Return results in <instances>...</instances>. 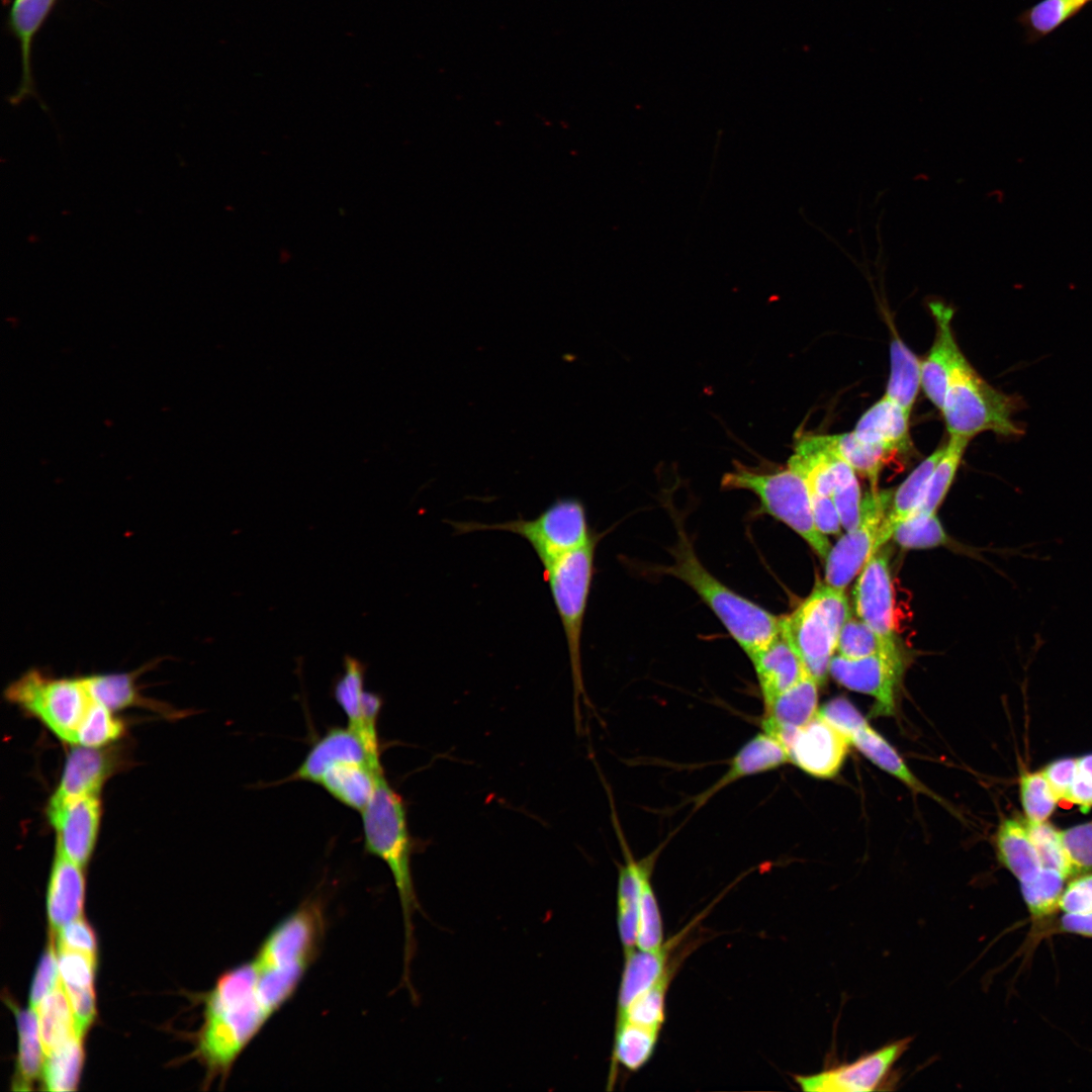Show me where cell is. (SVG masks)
Returning <instances> with one entry per match:
<instances>
[{
  "instance_id": "30",
  "label": "cell",
  "mask_w": 1092,
  "mask_h": 1092,
  "mask_svg": "<svg viewBox=\"0 0 1092 1092\" xmlns=\"http://www.w3.org/2000/svg\"><path fill=\"white\" fill-rule=\"evenodd\" d=\"M847 737L850 745H853L878 767L897 778L913 791L937 799L913 775L895 748L873 729L867 720L854 728Z\"/></svg>"
},
{
  "instance_id": "55",
  "label": "cell",
  "mask_w": 1092,
  "mask_h": 1092,
  "mask_svg": "<svg viewBox=\"0 0 1092 1092\" xmlns=\"http://www.w3.org/2000/svg\"><path fill=\"white\" fill-rule=\"evenodd\" d=\"M1078 757H1063L1048 763L1042 769L1044 778L1060 801H1068L1076 778Z\"/></svg>"
},
{
  "instance_id": "54",
  "label": "cell",
  "mask_w": 1092,
  "mask_h": 1092,
  "mask_svg": "<svg viewBox=\"0 0 1092 1092\" xmlns=\"http://www.w3.org/2000/svg\"><path fill=\"white\" fill-rule=\"evenodd\" d=\"M63 985V984H62ZM75 1017L76 1031L83 1037L96 1015L94 987L64 986Z\"/></svg>"
},
{
  "instance_id": "32",
  "label": "cell",
  "mask_w": 1092,
  "mask_h": 1092,
  "mask_svg": "<svg viewBox=\"0 0 1092 1092\" xmlns=\"http://www.w3.org/2000/svg\"><path fill=\"white\" fill-rule=\"evenodd\" d=\"M145 669L147 666L130 672L91 674L83 676V679L92 699L111 711L131 706L156 709L161 704L154 705L139 693L136 680Z\"/></svg>"
},
{
  "instance_id": "19",
  "label": "cell",
  "mask_w": 1092,
  "mask_h": 1092,
  "mask_svg": "<svg viewBox=\"0 0 1092 1092\" xmlns=\"http://www.w3.org/2000/svg\"><path fill=\"white\" fill-rule=\"evenodd\" d=\"M120 757L114 749L75 747L69 753L60 783L49 803H61L87 795H98L106 780L118 768Z\"/></svg>"
},
{
  "instance_id": "12",
  "label": "cell",
  "mask_w": 1092,
  "mask_h": 1092,
  "mask_svg": "<svg viewBox=\"0 0 1092 1092\" xmlns=\"http://www.w3.org/2000/svg\"><path fill=\"white\" fill-rule=\"evenodd\" d=\"M903 672L901 656L875 654L848 659L834 654L829 674L842 687L875 699V713L892 715Z\"/></svg>"
},
{
  "instance_id": "5",
  "label": "cell",
  "mask_w": 1092,
  "mask_h": 1092,
  "mask_svg": "<svg viewBox=\"0 0 1092 1092\" xmlns=\"http://www.w3.org/2000/svg\"><path fill=\"white\" fill-rule=\"evenodd\" d=\"M725 490H747L754 493L761 509L786 524L802 537L821 558L826 559L831 545L816 527L811 495L804 479L788 465L783 469H760L733 462L731 470L721 479Z\"/></svg>"
},
{
  "instance_id": "18",
  "label": "cell",
  "mask_w": 1092,
  "mask_h": 1092,
  "mask_svg": "<svg viewBox=\"0 0 1092 1092\" xmlns=\"http://www.w3.org/2000/svg\"><path fill=\"white\" fill-rule=\"evenodd\" d=\"M927 306L936 324V335L928 355L921 362V386L928 399L941 411L949 372L962 352L951 330L953 307L937 297L929 298Z\"/></svg>"
},
{
  "instance_id": "44",
  "label": "cell",
  "mask_w": 1092,
  "mask_h": 1092,
  "mask_svg": "<svg viewBox=\"0 0 1092 1092\" xmlns=\"http://www.w3.org/2000/svg\"><path fill=\"white\" fill-rule=\"evenodd\" d=\"M112 712L93 700L78 729L76 744L98 748L120 738L124 724Z\"/></svg>"
},
{
  "instance_id": "23",
  "label": "cell",
  "mask_w": 1092,
  "mask_h": 1092,
  "mask_svg": "<svg viewBox=\"0 0 1092 1092\" xmlns=\"http://www.w3.org/2000/svg\"><path fill=\"white\" fill-rule=\"evenodd\" d=\"M909 416L884 395L860 417L853 433L862 442L881 447L892 455L905 453L911 448Z\"/></svg>"
},
{
  "instance_id": "9",
  "label": "cell",
  "mask_w": 1092,
  "mask_h": 1092,
  "mask_svg": "<svg viewBox=\"0 0 1092 1092\" xmlns=\"http://www.w3.org/2000/svg\"><path fill=\"white\" fill-rule=\"evenodd\" d=\"M4 695L72 744H76L78 729L93 702L83 677H54L34 668L12 681Z\"/></svg>"
},
{
  "instance_id": "36",
  "label": "cell",
  "mask_w": 1092,
  "mask_h": 1092,
  "mask_svg": "<svg viewBox=\"0 0 1092 1092\" xmlns=\"http://www.w3.org/2000/svg\"><path fill=\"white\" fill-rule=\"evenodd\" d=\"M823 438L835 455L869 480L871 489H878L880 472L892 454L881 447L862 442L853 432L823 435Z\"/></svg>"
},
{
  "instance_id": "49",
  "label": "cell",
  "mask_w": 1092,
  "mask_h": 1092,
  "mask_svg": "<svg viewBox=\"0 0 1092 1092\" xmlns=\"http://www.w3.org/2000/svg\"><path fill=\"white\" fill-rule=\"evenodd\" d=\"M60 980L64 986L93 987L97 958L79 950L57 947Z\"/></svg>"
},
{
  "instance_id": "1",
  "label": "cell",
  "mask_w": 1092,
  "mask_h": 1092,
  "mask_svg": "<svg viewBox=\"0 0 1092 1092\" xmlns=\"http://www.w3.org/2000/svg\"><path fill=\"white\" fill-rule=\"evenodd\" d=\"M320 900H305L267 934L254 956L224 972L204 997L196 1057L209 1081L235 1062L293 997L314 963L325 932Z\"/></svg>"
},
{
  "instance_id": "20",
  "label": "cell",
  "mask_w": 1092,
  "mask_h": 1092,
  "mask_svg": "<svg viewBox=\"0 0 1092 1092\" xmlns=\"http://www.w3.org/2000/svg\"><path fill=\"white\" fill-rule=\"evenodd\" d=\"M818 682L807 674L765 705L761 721L763 732L788 748L796 731L818 713Z\"/></svg>"
},
{
  "instance_id": "26",
  "label": "cell",
  "mask_w": 1092,
  "mask_h": 1092,
  "mask_svg": "<svg viewBox=\"0 0 1092 1092\" xmlns=\"http://www.w3.org/2000/svg\"><path fill=\"white\" fill-rule=\"evenodd\" d=\"M995 847L998 860L1019 885L1029 881L1043 868L1025 818L1003 819L996 831Z\"/></svg>"
},
{
  "instance_id": "47",
  "label": "cell",
  "mask_w": 1092,
  "mask_h": 1092,
  "mask_svg": "<svg viewBox=\"0 0 1092 1092\" xmlns=\"http://www.w3.org/2000/svg\"><path fill=\"white\" fill-rule=\"evenodd\" d=\"M664 943L663 924L659 905L650 883L644 878L637 919L636 947L642 950L659 948Z\"/></svg>"
},
{
  "instance_id": "38",
  "label": "cell",
  "mask_w": 1092,
  "mask_h": 1092,
  "mask_svg": "<svg viewBox=\"0 0 1092 1092\" xmlns=\"http://www.w3.org/2000/svg\"><path fill=\"white\" fill-rule=\"evenodd\" d=\"M659 1032L627 1021L616 1023L613 1069L617 1065L632 1072L641 1069L654 1054Z\"/></svg>"
},
{
  "instance_id": "14",
  "label": "cell",
  "mask_w": 1092,
  "mask_h": 1092,
  "mask_svg": "<svg viewBox=\"0 0 1092 1092\" xmlns=\"http://www.w3.org/2000/svg\"><path fill=\"white\" fill-rule=\"evenodd\" d=\"M849 745L848 738L818 712L796 731L787 750L790 761L808 775L830 779L840 770Z\"/></svg>"
},
{
  "instance_id": "40",
  "label": "cell",
  "mask_w": 1092,
  "mask_h": 1092,
  "mask_svg": "<svg viewBox=\"0 0 1092 1092\" xmlns=\"http://www.w3.org/2000/svg\"><path fill=\"white\" fill-rule=\"evenodd\" d=\"M673 972V966L669 965L655 984L616 1015V1023L627 1021L660 1031L665 1020V996Z\"/></svg>"
},
{
  "instance_id": "39",
  "label": "cell",
  "mask_w": 1092,
  "mask_h": 1092,
  "mask_svg": "<svg viewBox=\"0 0 1092 1092\" xmlns=\"http://www.w3.org/2000/svg\"><path fill=\"white\" fill-rule=\"evenodd\" d=\"M969 441L966 438L950 436L945 444L944 453L929 478L920 504L910 517L936 514L937 508L952 483Z\"/></svg>"
},
{
  "instance_id": "21",
  "label": "cell",
  "mask_w": 1092,
  "mask_h": 1092,
  "mask_svg": "<svg viewBox=\"0 0 1092 1092\" xmlns=\"http://www.w3.org/2000/svg\"><path fill=\"white\" fill-rule=\"evenodd\" d=\"M749 659L755 669L764 706L810 674L782 629L770 643Z\"/></svg>"
},
{
  "instance_id": "46",
  "label": "cell",
  "mask_w": 1092,
  "mask_h": 1092,
  "mask_svg": "<svg viewBox=\"0 0 1092 1092\" xmlns=\"http://www.w3.org/2000/svg\"><path fill=\"white\" fill-rule=\"evenodd\" d=\"M892 538L906 549H927L947 542V536L936 514L912 516L901 523Z\"/></svg>"
},
{
  "instance_id": "31",
  "label": "cell",
  "mask_w": 1092,
  "mask_h": 1092,
  "mask_svg": "<svg viewBox=\"0 0 1092 1092\" xmlns=\"http://www.w3.org/2000/svg\"><path fill=\"white\" fill-rule=\"evenodd\" d=\"M18 1055L13 1086L15 1090H29L41 1075L46 1057L38 1028L36 1011L32 1008L17 1009Z\"/></svg>"
},
{
  "instance_id": "24",
  "label": "cell",
  "mask_w": 1092,
  "mask_h": 1092,
  "mask_svg": "<svg viewBox=\"0 0 1092 1092\" xmlns=\"http://www.w3.org/2000/svg\"><path fill=\"white\" fill-rule=\"evenodd\" d=\"M382 766L369 762L342 760L325 770L317 786L344 806L362 812L383 775Z\"/></svg>"
},
{
  "instance_id": "34",
  "label": "cell",
  "mask_w": 1092,
  "mask_h": 1092,
  "mask_svg": "<svg viewBox=\"0 0 1092 1092\" xmlns=\"http://www.w3.org/2000/svg\"><path fill=\"white\" fill-rule=\"evenodd\" d=\"M35 1011L46 1056L70 1037L78 1034L72 1007L61 980L42 999Z\"/></svg>"
},
{
  "instance_id": "33",
  "label": "cell",
  "mask_w": 1092,
  "mask_h": 1092,
  "mask_svg": "<svg viewBox=\"0 0 1092 1092\" xmlns=\"http://www.w3.org/2000/svg\"><path fill=\"white\" fill-rule=\"evenodd\" d=\"M890 361V377L885 395L910 415L921 385V363L899 337H895L891 342Z\"/></svg>"
},
{
  "instance_id": "48",
  "label": "cell",
  "mask_w": 1092,
  "mask_h": 1092,
  "mask_svg": "<svg viewBox=\"0 0 1092 1092\" xmlns=\"http://www.w3.org/2000/svg\"><path fill=\"white\" fill-rule=\"evenodd\" d=\"M1030 837L1039 854L1042 866L1062 872L1069 879L1075 872L1069 860L1062 840L1061 830L1048 820L1042 822L1027 821Z\"/></svg>"
},
{
  "instance_id": "51",
  "label": "cell",
  "mask_w": 1092,
  "mask_h": 1092,
  "mask_svg": "<svg viewBox=\"0 0 1092 1092\" xmlns=\"http://www.w3.org/2000/svg\"><path fill=\"white\" fill-rule=\"evenodd\" d=\"M1059 913H1092V872L1081 873L1068 880L1059 900Z\"/></svg>"
},
{
  "instance_id": "41",
  "label": "cell",
  "mask_w": 1092,
  "mask_h": 1092,
  "mask_svg": "<svg viewBox=\"0 0 1092 1092\" xmlns=\"http://www.w3.org/2000/svg\"><path fill=\"white\" fill-rule=\"evenodd\" d=\"M1092 0H1041L1019 15L1032 39L1050 34L1076 16Z\"/></svg>"
},
{
  "instance_id": "15",
  "label": "cell",
  "mask_w": 1092,
  "mask_h": 1092,
  "mask_svg": "<svg viewBox=\"0 0 1092 1092\" xmlns=\"http://www.w3.org/2000/svg\"><path fill=\"white\" fill-rule=\"evenodd\" d=\"M857 618L882 639L897 645L894 629V605L889 557L878 549L860 570L853 587Z\"/></svg>"
},
{
  "instance_id": "2",
  "label": "cell",
  "mask_w": 1092,
  "mask_h": 1092,
  "mask_svg": "<svg viewBox=\"0 0 1092 1092\" xmlns=\"http://www.w3.org/2000/svg\"><path fill=\"white\" fill-rule=\"evenodd\" d=\"M676 529L677 541L670 551L672 562L661 567L660 572L688 584L750 658L779 635L782 617L741 597L716 578L698 558L678 521Z\"/></svg>"
},
{
  "instance_id": "50",
  "label": "cell",
  "mask_w": 1092,
  "mask_h": 1092,
  "mask_svg": "<svg viewBox=\"0 0 1092 1092\" xmlns=\"http://www.w3.org/2000/svg\"><path fill=\"white\" fill-rule=\"evenodd\" d=\"M1065 850L1075 876L1092 871V821L1061 830Z\"/></svg>"
},
{
  "instance_id": "3",
  "label": "cell",
  "mask_w": 1092,
  "mask_h": 1092,
  "mask_svg": "<svg viewBox=\"0 0 1092 1092\" xmlns=\"http://www.w3.org/2000/svg\"><path fill=\"white\" fill-rule=\"evenodd\" d=\"M363 845L367 854L381 859L392 876L404 923L405 972L413 951V916L418 901L412 874L414 841L404 801L381 775L372 798L362 810Z\"/></svg>"
},
{
  "instance_id": "29",
  "label": "cell",
  "mask_w": 1092,
  "mask_h": 1092,
  "mask_svg": "<svg viewBox=\"0 0 1092 1092\" xmlns=\"http://www.w3.org/2000/svg\"><path fill=\"white\" fill-rule=\"evenodd\" d=\"M945 445L937 448L924 459L893 492L889 511L881 525L876 549H880L893 535L896 528L907 520L920 504L935 465L943 455Z\"/></svg>"
},
{
  "instance_id": "22",
  "label": "cell",
  "mask_w": 1092,
  "mask_h": 1092,
  "mask_svg": "<svg viewBox=\"0 0 1092 1092\" xmlns=\"http://www.w3.org/2000/svg\"><path fill=\"white\" fill-rule=\"evenodd\" d=\"M82 867L56 851L47 896L48 917L52 932L81 917L84 905L85 878Z\"/></svg>"
},
{
  "instance_id": "7",
  "label": "cell",
  "mask_w": 1092,
  "mask_h": 1092,
  "mask_svg": "<svg viewBox=\"0 0 1092 1092\" xmlns=\"http://www.w3.org/2000/svg\"><path fill=\"white\" fill-rule=\"evenodd\" d=\"M456 535L477 531H505L526 540L543 568L563 555L583 546L595 535L588 525L583 503L574 497H557L537 517H522L502 523L448 521Z\"/></svg>"
},
{
  "instance_id": "37",
  "label": "cell",
  "mask_w": 1092,
  "mask_h": 1092,
  "mask_svg": "<svg viewBox=\"0 0 1092 1092\" xmlns=\"http://www.w3.org/2000/svg\"><path fill=\"white\" fill-rule=\"evenodd\" d=\"M84 1051L82 1037H70L47 1056L41 1072L46 1090L55 1092L76 1089L82 1069Z\"/></svg>"
},
{
  "instance_id": "52",
  "label": "cell",
  "mask_w": 1092,
  "mask_h": 1092,
  "mask_svg": "<svg viewBox=\"0 0 1092 1092\" xmlns=\"http://www.w3.org/2000/svg\"><path fill=\"white\" fill-rule=\"evenodd\" d=\"M60 982L57 946L51 940L37 966L29 994L30 1008L36 1009L42 999Z\"/></svg>"
},
{
  "instance_id": "35",
  "label": "cell",
  "mask_w": 1092,
  "mask_h": 1092,
  "mask_svg": "<svg viewBox=\"0 0 1092 1092\" xmlns=\"http://www.w3.org/2000/svg\"><path fill=\"white\" fill-rule=\"evenodd\" d=\"M367 664L356 656L345 654L342 671L334 678L332 696L347 717L348 725L359 735L365 697Z\"/></svg>"
},
{
  "instance_id": "8",
  "label": "cell",
  "mask_w": 1092,
  "mask_h": 1092,
  "mask_svg": "<svg viewBox=\"0 0 1092 1092\" xmlns=\"http://www.w3.org/2000/svg\"><path fill=\"white\" fill-rule=\"evenodd\" d=\"M599 539L598 535H594L583 546L563 555L548 567L543 568V577L549 585L565 635L576 715L579 712V699H586L581 667V635L594 577L595 552Z\"/></svg>"
},
{
  "instance_id": "10",
  "label": "cell",
  "mask_w": 1092,
  "mask_h": 1092,
  "mask_svg": "<svg viewBox=\"0 0 1092 1092\" xmlns=\"http://www.w3.org/2000/svg\"><path fill=\"white\" fill-rule=\"evenodd\" d=\"M893 490H873L861 498L858 523L831 547L825 559V583L844 590L877 551L881 525L889 511Z\"/></svg>"
},
{
  "instance_id": "42",
  "label": "cell",
  "mask_w": 1092,
  "mask_h": 1092,
  "mask_svg": "<svg viewBox=\"0 0 1092 1092\" xmlns=\"http://www.w3.org/2000/svg\"><path fill=\"white\" fill-rule=\"evenodd\" d=\"M836 651L838 655L848 659L875 654L901 656L898 645L886 642L863 621L851 617L840 631Z\"/></svg>"
},
{
  "instance_id": "45",
  "label": "cell",
  "mask_w": 1092,
  "mask_h": 1092,
  "mask_svg": "<svg viewBox=\"0 0 1092 1092\" xmlns=\"http://www.w3.org/2000/svg\"><path fill=\"white\" fill-rule=\"evenodd\" d=\"M838 511L841 526L852 529L859 521L860 490L855 471L837 456L834 463V487L831 495Z\"/></svg>"
},
{
  "instance_id": "6",
  "label": "cell",
  "mask_w": 1092,
  "mask_h": 1092,
  "mask_svg": "<svg viewBox=\"0 0 1092 1092\" xmlns=\"http://www.w3.org/2000/svg\"><path fill=\"white\" fill-rule=\"evenodd\" d=\"M850 617L844 590L821 582L792 614L782 616V631L819 686L829 674L840 631Z\"/></svg>"
},
{
  "instance_id": "11",
  "label": "cell",
  "mask_w": 1092,
  "mask_h": 1092,
  "mask_svg": "<svg viewBox=\"0 0 1092 1092\" xmlns=\"http://www.w3.org/2000/svg\"><path fill=\"white\" fill-rule=\"evenodd\" d=\"M911 1036L888 1043L851 1063L828 1068L815 1074L795 1075V1082L806 1092H870L888 1084L892 1071L906 1053Z\"/></svg>"
},
{
  "instance_id": "57",
  "label": "cell",
  "mask_w": 1092,
  "mask_h": 1092,
  "mask_svg": "<svg viewBox=\"0 0 1092 1092\" xmlns=\"http://www.w3.org/2000/svg\"><path fill=\"white\" fill-rule=\"evenodd\" d=\"M812 512L816 527L824 535L840 533V517L831 496L812 495Z\"/></svg>"
},
{
  "instance_id": "43",
  "label": "cell",
  "mask_w": 1092,
  "mask_h": 1092,
  "mask_svg": "<svg viewBox=\"0 0 1092 1092\" xmlns=\"http://www.w3.org/2000/svg\"><path fill=\"white\" fill-rule=\"evenodd\" d=\"M1019 797L1024 817L1030 822L1049 820L1060 802L1041 770L1021 772Z\"/></svg>"
},
{
  "instance_id": "56",
  "label": "cell",
  "mask_w": 1092,
  "mask_h": 1092,
  "mask_svg": "<svg viewBox=\"0 0 1092 1092\" xmlns=\"http://www.w3.org/2000/svg\"><path fill=\"white\" fill-rule=\"evenodd\" d=\"M1068 801L1084 811L1092 807V753L1078 757L1077 774Z\"/></svg>"
},
{
  "instance_id": "4",
  "label": "cell",
  "mask_w": 1092,
  "mask_h": 1092,
  "mask_svg": "<svg viewBox=\"0 0 1092 1092\" xmlns=\"http://www.w3.org/2000/svg\"><path fill=\"white\" fill-rule=\"evenodd\" d=\"M1024 407L1020 396L991 386L961 353L952 366L941 413L949 436L971 440L991 431L1003 437H1019L1024 429L1014 415Z\"/></svg>"
},
{
  "instance_id": "27",
  "label": "cell",
  "mask_w": 1092,
  "mask_h": 1092,
  "mask_svg": "<svg viewBox=\"0 0 1092 1092\" xmlns=\"http://www.w3.org/2000/svg\"><path fill=\"white\" fill-rule=\"evenodd\" d=\"M788 761L790 759L787 748L772 736L759 733L740 748L730 762L727 772L702 794L697 802L703 804L731 783L743 777L775 769Z\"/></svg>"
},
{
  "instance_id": "53",
  "label": "cell",
  "mask_w": 1092,
  "mask_h": 1092,
  "mask_svg": "<svg viewBox=\"0 0 1092 1092\" xmlns=\"http://www.w3.org/2000/svg\"><path fill=\"white\" fill-rule=\"evenodd\" d=\"M57 947L79 950L97 957L96 934L90 924L79 917L55 933Z\"/></svg>"
},
{
  "instance_id": "13",
  "label": "cell",
  "mask_w": 1092,
  "mask_h": 1092,
  "mask_svg": "<svg viewBox=\"0 0 1092 1092\" xmlns=\"http://www.w3.org/2000/svg\"><path fill=\"white\" fill-rule=\"evenodd\" d=\"M48 818L57 834V851L84 867L94 850L101 819L98 795L49 803Z\"/></svg>"
},
{
  "instance_id": "25",
  "label": "cell",
  "mask_w": 1092,
  "mask_h": 1092,
  "mask_svg": "<svg viewBox=\"0 0 1092 1092\" xmlns=\"http://www.w3.org/2000/svg\"><path fill=\"white\" fill-rule=\"evenodd\" d=\"M686 929L652 950L625 951V961L618 994L617 1014L623 1012L640 994L655 984L668 968V959Z\"/></svg>"
},
{
  "instance_id": "17",
  "label": "cell",
  "mask_w": 1092,
  "mask_h": 1092,
  "mask_svg": "<svg viewBox=\"0 0 1092 1092\" xmlns=\"http://www.w3.org/2000/svg\"><path fill=\"white\" fill-rule=\"evenodd\" d=\"M342 760L382 766L381 758L371 753L356 731L349 726L331 727L313 741L299 766L283 782L299 781L316 785L327 768Z\"/></svg>"
},
{
  "instance_id": "16",
  "label": "cell",
  "mask_w": 1092,
  "mask_h": 1092,
  "mask_svg": "<svg viewBox=\"0 0 1092 1092\" xmlns=\"http://www.w3.org/2000/svg\"><path fill=\"white\" fill-rule=\"evenodd\" d=\"M60 0H12L7 16V29L18 41L20 51L21 78L14 94L9 97L11 105H19L27 98H35L41 108L44 103L38 98L32 71V48L40 31Z\"/></svg>"
},
{
  "instance_id": "58",
  "label": "cell",
  "mask_w": 1092,
  "mask_h": 1092,
  "mask_svg": "<svg viewBox=\"0 0 1092 1092\" xmlns=\"http://www.w3.org/2000/svg\"><path fill=\"white\" fill-rule=\"evenodd\" d=\"M1066 933L1092 938V913L1088 914H1063L1057 916L1045 932V937L1053 934Z\"/></svg>"
},
{
  "instance_id": "28",
  "label": "cell",
  "mask_w": 1092,
  "mask_h": 1092,
  "mask_svg": "<svg viewBox=\"0 0 1092 1092\" xmlns=\"http://www.w3.org/2000/svg\"><path fill=\"white\" fill-rule=\"evenodd\" d=\"M625 863L617 887V924L624 952L636 947L637 919L644 878L650 874L649 858L636 861L624 846Z\"/></svg>"
}]
</instances>
